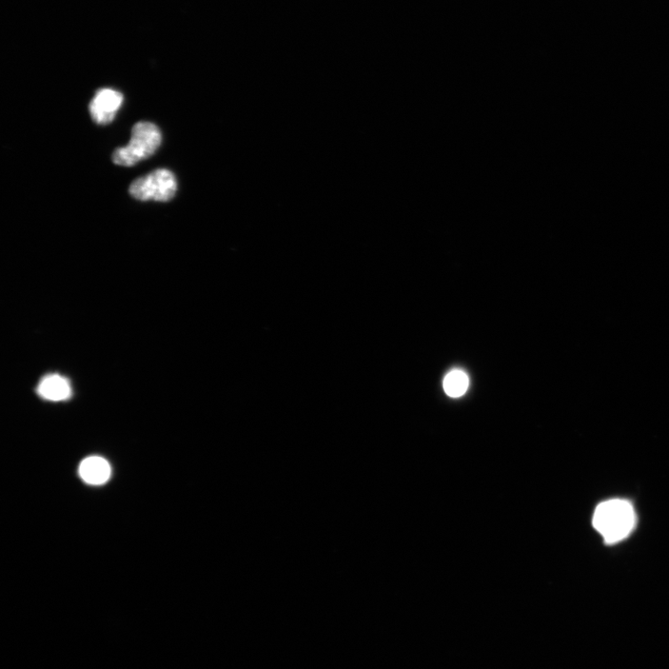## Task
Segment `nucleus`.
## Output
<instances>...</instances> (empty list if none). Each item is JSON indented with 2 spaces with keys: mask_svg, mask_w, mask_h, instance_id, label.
<instances>
[{
  "mask_svg": "<svg viewBox=\"0 0 669 669\" xmlns=\"http://www.w3.org/2000/svg\"><path fill=\"white\" fill-rule=\"evenodd\" d=\"M593 523L605 543H618L631 535L635 527L634 508L625 500L603 501L594 511Z\"/></svg>",
  "mask_w": 669,
  "mask_h": 669,
  "instance_id": "obj_1",
  "label": "nucleus"
},
{
  "mask_svg": "<svg viewBox=\"0 0 669 669\" xmlns=\"http://www.w3.org/2000/svg\"><path fill=\"white\" fill-rule=\"evenodd\" d=\"M162 143L159 127L148 122L136 123L131 130L130 144L117 148L113 153V162L117 166L132 167L149 159Z\"/></svg>",
  "mask_w": 669,
  "mask_h": 669,
  "instance_id": "obj_2",
  "label": "nucleus"
},
{
  "mask_svg": "<svg viewBox=\"0 0 669 669\" xmlns=\"http://www.w3.org/2000/svg\"><path fill=\"white\" fill-rule=\"evenodd\" d=\"M177 186L178 185L174 174L161 169L135 180L130 185L129 192L137 201L168 202L174 198Z\"/></svg>",
  "mask_w": 669,
  "mask_h": 669,
  "instance_id": "obj_3",
  "label": "nucleus"
},
{
  "mask_svg": "<svg viewBox=\"0 0 669 669\" xmlns=\"http://www.w3.org/2000/svg\"><path fill=\"white\" fill-rule=\"evenodd\" d=\"M123 95L112 89H102L96 92L90 104L92 120L99 125H108L122 106Z\"/></svg>",
  "mask_w": 669,
  "mask_h": 669,
  "instance_id": "obj_4",
  "label": "nucleus"
},
{
  "mask_svg": "<svg viewBox=\"0 0 669 669\" xmlns=\"http://www.w3.org/2000/svg\"><path fill=\"white\" fill-rule=\"evenodd\" d=\"M37 393L43 398L60 402L67 400L72 396L69 382L58 374L46 376L37 386Z\"/></svg>",
  "mask_w": 669,
  "mask_h": 669,
  "instance_id": "obj_5",
  "label": "nucleus"
},
{
  "mask_svg": "<svg viewBox=\"0 0 669 669\" xmlns=\"http://www.w3.org/2000/svg\"><path fill=\"white\" fill-rule=\"evenodd\" d=\"M82 479L91 485L106 484L111 477V466L101 457H90L80 466Z\"/></svg>",
  "mask_w": 669,
  "mask_h": 669,
  "instance_id": "obj_6",
  "label": "nucleus"
},
{
  "mask_svg": "<svg viewBox=\"0 0 669 669\" xmlns=\"http://www.w3.org/2000/svg\"><path fill=\"white\" fill-rule=\"evenodd\" d=\"M468 378L460 370L451 371L444 381V389L450 397L458 398L465 395L468 388Z\"/></svg>",
  "mask_w": 669,
  "mask_h": 669,
  "instance_id": "obj_7",
  "label": "nucleus"
}]
</instances>
